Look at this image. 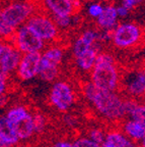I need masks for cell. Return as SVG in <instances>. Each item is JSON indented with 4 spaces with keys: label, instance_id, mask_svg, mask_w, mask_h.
<instances>
[{
    "label": "cell",
    "instance_id": "cell-1",
    "mask_svg": "<svg viewBox=\"0 0 145 147\" xmlns=\"http://www.w3.org/2000/svg\"><path fill=\"white\" fill-rule=\"evenodd\" d=\"M82 94L96 113L109 122H118L127 115L126 98L117 91L98 89L89 81L82 86Z\"/></svg>",
    "mask_w": 145,
    "mask_h": 147
},
{
    "label": "cell",
    "instance_id": "cell-2",
    "mask_svg": "<svg viewBox=\"0 0 145 147\" xmlns=\"http://www.w3.org/2000/svg\"><path fill=\"white\" fill-rule=\"evenodd\" d=\"M121 76L122 74L114 55L107 51H100L90 71V82L98 89L117 91L120 88Z\"/></svg>",
    "mask_w": 145,
    "mask_h": 147
},
{
    "label": "cell",
    "instance_id": "cell-3",
    "mask_svg": "<svg viewBox=\"0 0 145 147\" xmlns=\"http://www.w3.org/2000/svg\"><path fill=\"white\" fill-rule=\"evenodd\" d=\"M64 54L65 51L63 46L57 44V42L49 45L47 44L41 52L39 78L47 83L55 82L59 77L60 67L63 61Z\"/></svg>",
    "mask_w": 145,
    "mask_h": 147
},
{
    "label": "cell",
    "instance_id": "cell-4",
    "mask_svg": "<svg viewBox=\"0 0 145 147\" xmlns=\"http://www.w3.org/2000/svg\"><path fill=\"white\" fill-rule=\"evenodd\" d=\"M37 10L38 7L33 1L17 0L0 7V18L16 30L25 25Z\"/></svg>",
    "mask_w": 145,
    "mask_h": 147
},
{
    "label": "cell",
    "instance_id": "cell-5",
    "mask_svg": "<svg viewBox=\"0 0 145 147\" xmlns=\"http://www.w3.org/2000/svg\"><path fill=\"white\" fill-rule=\"evenodd\" d=\"M25 24L46 44L55 43L59 40L61 31L57 27L54 18L45 10L38 9Z\"/></svg>",
    "mask_w": 145,
    "mask_h": 147
},
{
    "label": "cell",
    "instance_id": "cell-6",
    "mask_svg": "<svg viewBox=\"0 0 145 147\" xmlns=\"http://www.w3.org/2000/svg\"><path fill=\"white\" fill-rule=\"evenodd\" d=\"M144 32L139 25L132 22L119 23L112 31V43L118 49H131L142 41Z\"/></svg>",
    "mask_w": 145,
    "mask_h": 147
},
{
    "label": "cell",
    "instance_id": "cell-7",
    "mask_svg": "<svg viewBox=\"0 0 145 147\" xmlns=\"http://www.w3.org/2000/svg\"><path fill=\"white\" fill-rule=\"evenodd\" d=\"M76 101V93L68 81L56 80L49 93V102L60 113L68 111Z\"/></svg>",
    "mask_w": 145,
    "mask_h": 147
},
{
    "label": "cell",
    "instance_id": "cell-8",
    "mask_svg": "<svg viewBox=\"0 0 145 147\" xmlns=\"http://www.w3.org/2000/svg\"><path fill=\"white\" fill-rule=\"evenodd\" d=\"M120 87L129 98H145V65L133 67L121 76Z\"/></svg>",
    "mask_w": 145,
    "mask_h": 147
},
{
    "label": "cell",
    "instance_id": "cell-9",
    "mask_svg": "<svg viewBox=\"0 0 145 147\" xmlns=\"http://www.w3.org/2000/svg\"><path fill=\"white\" fill-rule=\"evenodd\" d=\"M10 43H12L21 53L42 52L47 44L36 35L27 24L18 27L12 36Z\"/></svg>",
    "mask_w": 145,
    "mask_h": 147
},
{
    "label": "cell",
    "instance_id": "cell-10",
    "mask_svg": "<svg viewBox=\"0 0 145 147\" xmlns=\"http://www.w3.org/2000/svg\"><path fill=\"white\" fill-rule=\"evenodd\" d=\"M41 52L23 53L16 69V76L19 80L27 82L37 78L39 75Z\"/></svg>",
    "mask_w": 145,
    "mask_h": 147
},
{
    "label": "cell",
    "instance_id": "cell-11",
    "mask_svg": "<svg viewBox=\"0 0 145 147\" xmlns=\"http://www.w3.org/2000/svg\"><path fill=\"white\" fill-rule=\"evenodd\" d=\"M23 53L10 42L6 41L0 53V75L8 77L15 73Z\"/></svg>",
    "mask_w": 145,
    "mask_h": 147
},
{
    "label": "cell",
    "instance_id": "cell-12",
    "mask_svg": "<svg viewBox=\"0 0 145 147\" xmlns=\"http://www.w3.org/2000/svg\"><path fill=\"white\" fill-rule=\"evenodd\" d=\"M98 34H100V30H96V29H86L82 31L72 43L71 52H72L73 58L79 56L80 54L91 48L94 44L100 42Z\"/></svg>",
    "mask_w": 145,
    "mask_h": 147
},
{
    "label": "cell",
    "instance_id": "cell-13",
    "mask_svg": "<svg viewBox=\"0 0 145 147\" xmlns=\"http://www.w3.org/2000/svg\"><path fill=\"white\" fill-rule=\"evenodd\" d=\"M44 10L52 18L70 16L76 13L74 0H42Z\"/></svg>",
    "mask_w": 145,
    "mask_h": 147
},
{
    "label": "cell",
    "instance_id": "cell-14",
    "mask_svg": "<svg viewBox=\"0 0 145 147\" xmlns=\"http://www.w3.org/2000/svg\"><path fill=\"white\" fill-rule=\"evenodd\" d=\"M98 30L113 31L119 24V16L117 13V6L113 3H108L104 6L102 14L96 20Z\"/></svg>",
    "mask_w": 145,
    "mask_h": 147
},
{
    "label": "cell",
    "instance_id": "cell-15",
    "mask_svg": "<svg viewBox=\"0 0 145 147\" xmlns=\"http://www.w3.org/2000/svg\"><path fill=\"white\" fill-rule=\"evenodd\" d=\"M102 43H100V42H98L87 51L75 57L74 62L77 69L81 71L82 73H90L93 65H94L96 56L102 51Z\"/></svg>",
    "mask_w": 145,
    "mask_h": 147
},
{
    "label": "cell",
    "instance_id": "cell-16",
    "mask_svg": "<svg viewBox=\"0 0 145 147\" xmlns=\"http://www.w3.org/2000/svg\"><path fill=\"white\" fill-rule=\"evenodd\" d=\"M138 143L132 141L121 130L112 129L106 132L102 147H136Z\"/></svg>",
    "mask_w": 145,
    "mask_h": 147
},
{
    "label": "cell",
    "instance_id": "cell-17",
    "mask_svg": "<svg viewBox=\"0 0 145 147\" xmlns=\"http://www.w3.org/2000/svg\"><path fill=\"white\" fill-rule=\"evenodd\" d=\"M121 131L132 141L136 143L140 142L145 136L144 127L133 117H128L127 119H125L122 124Z\"/></svg>",
    "mask_w": 145,
    "mask_h": 147
},
{
    "label": "cell",
    "instance_id": "cell-18",
    "mask_svg": "<svg viewBox=\"0 0 145 147\" xmlns=\"http://www.w3.org/2000/svg\"><path fill=\"white\" fill-rule=\"evenodd\" d=\"M126 110L129 117L137 119L145 129V102H137V100L127 97L126 98Z\"/></svg>",
    "mask_w": 145,
    "mask_h": 147
},
{
    "label": "cell",
    "instance_id": "cell-19",
    "mask_svg": "<svg viewBox=\"0 0 145 147\" xmlns=\"http://www.w3.org/2000/svg\"><path fill=\"white\" fill-rule=\"evenodd\" d=\"M0 135L2 136L12 147L17 145L18 142L21 141L13 125L9 122L5 115L0 117Z\"/></svg>",
    "mask_w": 145,
    "mask_h": 147
},
{
    "label": "cell",
    "instance_id": "cell-20",
    "mask_svg": "<svg viewBox=\"0 0 145 147\" xmlns=\"http://www.w3.org/2000/svg\"><path fill=\"white\" fill-rule=\"evenodd\" d=\"M17 136L19 140H27L34 136L35 129H34V123H33V113H31L29 117H27L25 119L21 121L19 123L14 125Z\"/></svg>",
    "mask_w": 145,
    "mask_h": 147
},
{
    "label": "cell",
    "instance_id": "cell-21",
    "mask_svg": "<svg viewBox=\"0 0 145 147\" xmlns=\"http://www.w3.org/2000/svg\"><path fill=\"white\" fill-rule=\"evenodd\" d=\"M31 111L25 107V105H21V104H17V105H14L12 107H10L7 110L5 117H7L9 122L11 123L12 125H15L17 123H19L21 121L25 119L27 117L31 115Z\"/></svg>",
    "mask_w": 145,
    "mask_h": 147
},
{
    "label": "cell",
    "instance_id": "cell-22",
    "mask_svg": "<svg viewBox=\"0 0 145 147\" xmlns=\"http://www.w3.org/2000/svg\"><path fill=\"white\" fill-rule=\"evenodd\" d=\"M54 18L57 27L59 28V30L62 32V31L67 30V29L72 27V25H74L77 22V18H77L76 13H75L70 16H61V18Z\"/></svg>",
    "mask_w": 145,
    "mask_h": 147
},
{
    "label": "cell",
    "instance_id": "cell-23",
    "mask_svg": "<svg viewBox=\"0 0 145 147\" xmlns=\"http://www.w3.org/2000/svg\"><path fill=\"white\" fill-rule=\"evenodd\" d=\"M33 123H34L35 134L43 133L44 130H45V128H46V126H47L46 117L40 113H33Z\"/></svg>",
    "mask_w": 145,
    "mask_h": 147
},
{
    "label": "cell",
    "instance_id": "cell-24",
    "mask_svg": "<svg viewBox=\"0 0 145 147\" xmlns=\"http://www.w3.org/2000/svg\"><path fill=\"white\" fill-rule=\"evenodd\" d=\"M14 32H15V29H13L12 27L8 26L6 23L0 18V39L3 40V41H10L13 36Z\"/></svg>",
    "mask_w": 145,
    "mask_h": 147
},
{
    "label": "cell",
    "instance_id": "cell-25",
    "mask_svg": "<svg viewBox=\"0 0 145 147\" xmlns=\"http://www.w3.org/2000/svg\"><path fill=\"white\" fill-rule=\"evenodd\" d=\"M86 136L90 138L91 140H93L94 142L102 144L104 140V137H106V131H104V130L100 128L95 127V128L89 129Z\"/></svg>",
    "mask_w": 145,
    "mask_h": 147
},
{
    "label": "cell",
    "instance_id": "cell-26",
    "mask_svg": "<svg viewBox=\"0 0 145 147\" xmlns=\"http://www.w3.org/2000/svg\"><path fill=\"white\" fill-rule=\"evenodd\" d=\"M73 143L75 147H102V144L94 142L87 136H80L76 138Z\"/></svg>",
    "mask_w": 145,
    "mask_h": 147
},
{
    "label": "cell",
    "instance_id": "cell-27",
    "mask_svg": "<svg viewBox=\"0 0 145 147\" xmlns=\"http://www.w3.org/2000/svg\"><path fill=\"white\" fill-rule=\"evenodd\" d=\"M104 6L100 2H92L87 7V14L93 20H96L102 14L104 10Z\"/></svg>",
    "mask_w": 145,
    "mask_h": 147
},
{
    "label": "cell",
    "instance_id": "cell-28",
    "mask_svg": "<svg viewBox=\"0 0 145 147\" xmlns=\"http://www.w3.org/2000/svg\"><path fill=\"white\" fill-rule=\"evenodd\" d=\"M142 2H143V0H122V3H121V4L131 11L132 9H134L135 7L140 5Z\"/></svg>",
    "mask_w": 145,
    "mask_h": 147
},
{
    "label": "cell",
    "instance_id": "cell-29",
    "mask_svg": "<svg viewBox=\"0 0 145 147\" xmlns=\"http://www.w3.org/2000/svg\"><path fill=\"white\" fill-rule=\"evenodd\" d=\"M7 88H8V77L0 75V95L6 94Z\"/></svg>",
    "mask_w": 145,
    "mask_h": 147
},
{
    "label": "cell",
    "instance_id": "cell-30",
    "mask_svg": "<svg viewBox=\"0 0 145 147\" xmlns=\"http://www.w3.org/2000/svg\"><path fill=\"white\" fill-rule=\"evenodd\" d=\"M52 147H75V146H74V143L71 142V141L62 139V140H57L52 145Z\"/></svg>",
    "mask_w": 145,
    "mask_h": 147
},
{
    "label": "cell",
    "instance_id": "cell-31",
    "mask_svg": "<svg viewBox=\"0 0 145 147\" xmlns=\"http://www.w3.org/2000/svg\"><path fill=\"white\" fill-rule=\"evenodd\" d=\"M129 12H130L129 9H127L125 6H123L122 4L119 5V6H117V13H118L119 18H127L128 14H129Z\"/></svg>",
    "mask_w": 145,
    "mask_h": 147
},
{
    "label": "cell",
    "instance_id": "cell-32",
    "mask_svg": "<svg viewBox=\"0 0 145 147\" xmlns=\"http://www.w3.org/2000/svg\"><path fill=\"white\" fill-rule=\"evenodd\" d=\"M8 102V97L6 94L0 95V107H4Z\"/></svg>",
    "mask_w": 145,
    "mask_h": 147
},
{
    "label": "cell",
    "instance_id": "cell-33",
    "mask_svg": "<svg viewBox=\"0 0 145 147\" xmlns=\"http://www.w3.org/2000/svg\"><path fill=\"white\" fill-rule=\"evenodd\" d=\"M0 147H12V146L5 140L2 136L0 135Z\"/></svg>",
    "mask_w": 145,
    "mask_h": 147
},
{
    "label": "cell",
    "instance_id": "cell-34",
    "mask_svg": "<svg viewBox=\"0 0 145 147\" xmlns=\"http://www.w3.org/2000/svg\"><path fill=\"white\" fill-rule=\"evenodd\" d=\"M5 42H6V41H3V40H1V39H0V53H1V51H2L3 47H4V44H5Z\"/></svg>",
    "mask_w": 145,
    "mask_h": 147
},
{
    "label": "cell",
    "instance_id": "cell-35",
    "mask_svg": "<svg viewBox=\"0 0 145 147\" xmlns=\"http://www.w3.org/2000/svg\"><path fill=\"white\" fill-rule=\"evenodd\" d=\"M139 145H140L141 147H145V136L143 137L142 140H141L140 142H139Z\"/></svg>",
    "mask_w": 145,
    "mask_h": 147
},
{
    "label": "cell",
    "instance_id": "cell-36",
    "mask_svg": "<svg viewBox=\"0 0 145 147\" xmlns=\"http://www.w3.org/2000/svg\"><path fill=\"white\" fill-rule=\"evenodd\" d=\"M17 147H33L32 145H29V144H21V145H18Z\"/></svg>",
    "mask_w": 145,
    "mask_h": 147
},
{
    "label": "cell",
    "instance_id": "cell-37",
    "mask_svg": "<svg viewBox=\"0 0 145 147\" xmlns=\"http://www.w3.org/2000/svg\"><path fill=\"white\" fill-rule=\"evenodd\" d=\"M102 1H111V0H102Z\"/></svg>",
    "mask_w": 145,
    "mask_h": 147
}]
</instances>
